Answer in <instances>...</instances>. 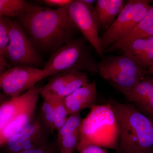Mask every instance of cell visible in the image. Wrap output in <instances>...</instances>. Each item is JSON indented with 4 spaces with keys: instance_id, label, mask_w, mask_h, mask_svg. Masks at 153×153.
<instances>
[{
    "instance_id": "cell-30",
    "label": "cell",
    "mask_w": 153,
    "mask_h": 153,
    "mask_svg": "<svg viewBox=\"0 0 153 153\" xmlns=\"http://www.w3.org/2000/svg\"><path fill=\"white\" fill-rule=\"evenodd\" d=\"M148 70L149 71V74L153 76V62L148 68Z\"/></svg>"
},
{
    "instance_id": "cell-34",
    "label": "cell",
    "mask_w": 153,
    "mask_h": 153,
    "mask_svg": "<svg viewBox=\"0 0 153 153\" xmlns=\"http://www.w3.org/2000/svg\"></svg>"
},
{
    "instance_id": "cell-25",
    "label": "cell",
    "mask_w": 153,
    "mask_h": 153,
    "mask_svg": "<svg viewBox=\"0 0 153 153\" xmlns=\"http://www.w3.org/2000/svg\"><path fill=\"white\" fill-rule=\"evenodd\" d=\"M76 149L79 153H108L105 148L82 141H79Z\"/></svg>"
},
{
    "instance_id": "cell-21",
    "label": "cell",
    "mask_w": 153,
    "mask_h": 153,
    "mask_svg": "<svg viewBox=\"0 0 153 153\" xmlns=\"http://www.w3.org/2000/svg\"><path fill=\"white\" fill-rule=\"evenodd\" d=\"M41 114L44 127L51 133H53L55 131V113L53 102L50 98L43 97Z\"/></svg>"
},
{
    "instance_id": "cell-11",
    "label": "cell",
    "mask_w": 153,
    "mask_h": 153,
    "mask_svg": "<svg viewBox=\"0 0 153 153\" xmlns=\"http://www.w3.org/2000/svg\"><path fill=\"white\" fill-rule=\"evenodd\" d=\"M44 128L38 119L33 120L8 141L5 145L9 153H18L47 146Z\"/></svg>"
},
{
    "instance_id": "cell-4",
    "label": "cell",
    "mask_w": 153,
    "mask_h": 153,
    "mask_svg": "<svg viewBox=\"0 0 153 153\" xmlns=\"http://www.w3.org/2000/svg\"><path fill=\"white\" fill-rule=\"evenodd\" d=\"M87 41L83 36L75 38L55 51L43 69L48 76L71 69L98 73L97 63Z\"/></svg>"
},
{
    "instance_id": "cell-10",
    "label": "cell",
    "mask_w": 153,
    "mask_h": 153,
    "mask_svg": "<svg viewBox=\"0 0 153 153\" xmlns=\"http://www.w3.org/2000/svg\"><path fill=\"white\" fill-rule=\"evenodd\" d=\"M88 82L87 74L75 69L66 70L52 76L49 82L41 88L43 97L63 98Z\"/></svg>"
},
{
    "instance_id": "cell-2",
    "label": "cell",
    "mask_w": 153,
    "mask_h": 153,
    "mask_svg": "<svg viewBox=\"0 0 153 153\" xmlns=\"http://www.w3.org/2000/svg\"><path fill=\"white\" fill-rule=\"evenodd\" d=\"M120 129L118 153H143L153 148V121L133 104L109 101Z\"/></svg>"
},
{
    "instance_id": "cell-13",
    "label": "cell",
    "mask_w": 153,
    "mask_h": 153,
    "mask_svg": "<svg viewBox=\"0 0 153 153\" xmlns=\"http://www.w3.org/2000/svg\"><path fill=\"white\" fill-rule=\"evenodd\" d=\"M82 120L80 113L70 115L66 123L57 132V144L60 153H73L76 149L81 139Z\"/></svg>"
},
{
    "instance_id": "cell-24",
    "label": "cell",
    "mask_w": 153,
    "mask_h": 153,
    "mask_svg": "<svg viewBox=\"0 0 153 153\" xmlns=\"http://www.w3.org/2000/svg\"><path fill=\"white\" fill-rule=\"evenodd\" d=\"M8 42L7 28L5 19V18H0V57L5 59V52Z\"/></svg>"
},
{
    "instance_id": "cell-20",
    "label": "cell",
    "mask_w": 153,
    "mask_h": 153,
    "mask_svg": "<svg viewBox=\"0 0 153 153\" xmlns=\"http://www.w3.org/2000/svg\"><path fill=\"white\" fill-rule=\"evenodd\" d=\"M153 47V36L138 38L131 41L120 48L123 55L132 58L141 55Z\"/></svg>"
},
{
    "instance_id": "cell-8",
    "label": "cell",
    "mask_w": 153,
    "mask_h": 153,
    "mask_svg": "<svg viewBox=\"0 0 153 153\" xmlns=\"http://www.w3.org/2000/svg\"><path fill=\"white\" fill-rule=\"evenodd\" d=\"M48 76L43 69L26 66H13L0 74V88L6 95L15 97L33 88Z\"/></svg>"
},
{
    "instance_id": "cell-7",
    "label": "cell",
    "mask_w": 153,
    "mask_h": 153,
    "mask_svg": "<svg viewBox=\"0 0 153 153\" xmlns=\"http://www.w3.org/2000/svg\"><path fill=\"white\" fill-rule=\"evenodd\" d=\"M147 0H128L114 22L100 37L103 52L126 36L145 17L151 5Z\"/></svg>"
},
{
    "instance_id": "cell-18",
    "label": "cell",
    "mask_w": 153,
    "mask_h": 153,
    "mask_svg": "<svg viewBox=\"0 0 153 153\" xmlns=\"http://www.w3.org/2000/svg\"><path fill=\"white\" fill-rule=\"evenodd\" d=\"M95 11L100 28L106 30L112 25L125 5L124 0H97Z\"/></svg>"
},
{
    "instance_id": "cell-22",
    "label": "cell",
    "mask_w": 153,
    "mask_h": 153,
    "mask_svg": "<svg viewBox=\"0 0 153 153\" xmlns=\"http://www.w3.org/2000/svg\"><path fill=\"white\" fill-rule=\"evenodd\" d=\"M49 98L52 100L54 105L55 130L58 132L66 123L68 115L63 103V98Z\"/></svg>"
},
{
    "instance_id": "cell-5",
    "label": "cell",
    "mask_w": 153,
    "mask_h": 153,
    "mask_svg": "<svg viewBox=\"0 0 153 153\" xmlns=\"http://www.w3.org/2000/svg\"><path fill=\"white\" fill-rule=\"evenodd\" d=\"M98 74L123 94L125 97L145 77L149 74L125 55L104 56L97 63Z\"/></svg>"
},
{
    "instance_id": "cell-23",
    "label": "cell",
    "mask_w": 153,
    "mask_h": 153,
    "mask_svg": "<svg viewBox=\"0 0 153 153\" xmlns=\"http://www.w3.org/2000/svg\"><path fill=\"white\" fill-rule=\"evenodd\" d=\"M141 68L147 69L153 62V47L141 55L131 58Z\"/></svg>"
},
{
    "instance_id": "cell-1",
    "label": "cell",
    "mask_w": 153,
    "mask_h": 153,
    "mask_svg": "<svg viewBox=\"0 0 153 153\" xmlns=\"http://www.w3.org/2000/svg\"><path fill=\"white\" fill-rule=\"evenodd\" d=\"M67 8L52 9L31 5L18 18L35 48L55 52L75 39L79 30Z\"/></svg>"
},
{
    "instance_id": "cell-32",
    "label": "cell",
    "mask_w": 153,
    "mask_h": 153,
    "mask_svg": "<svg viewBox=\"0 0 153 153\" xmlns=\"http://www.w3.org/2000/svg\"><path fill=\"white\" fill-rule=\"evenodd\" d=\"M143 153H153V148L149 150L146 151V152H145Z\"/></svg>"
},
{
    "instance_id": "cell-3",
    "label": "cell",
    "mask_w": 153,
    "mask_h": 153,
    "mask_svg": "<svg viewBox=\"0 0 153 153\" xmlns=\"http://www.w3.org/2000/svg\"><path fill=\"white\" fill-rule=\"evenodd\" d=\"M80 141L117 151L120 129L116 116L109 102L94 105L83 119Z\"/></svg>"
},
{
    "instance_id": "cell-14",
    "label": "cell",
    "mask_w": 153,
    "mask_h": 153,
    "mask_svg": "<svg viewBox=\"0 0 153 153\" xmlns=\"http://www.w3.org/2000/svg\"><path fill=\"white\" fill-rule=\"evenodd\" d=\"M97 92L95 81L88 82L70 95L63 98L68 116L80 113L96 105Z\"/></svg>"
},
{
    "instance_id": "cell-27",
    "label": "cell",
    "mask_w": 153,
    "mask_h": 153,
    "mask_svg": "<svg viewBox=\"0 0 153 153\" xmlns=\"http://www.w3.org/2000/svg\"><path fill=\"white\" fill-rule=\"evenodd\" d=\"M18 153H52V149L48 145L42 147L23 151Z\"/></svg>"
},
{
    "instance_id": "cell-15",
    "label": "cell",
    "mask_w": 153,
    "mask_h": 153,
    "mask_svg": "<svg viewBox=\"0 0 153 153\" xmlns=\"http://www.w3.org/2000/svg\"><path fill=\"white\" fill-rule=\"evenodd\" d=\"M126 98L153 118V76H145Z\"/></svg>"
},
{
    "instance_id": "cell-28",
    "label": "cell",
    "mask_w": 153,
    "mask_h": 153,
    "mask_svg": "<svg viewBox=\"0 0 153 153\" xmlns=\"http://www.w3.org/2000/svg\"><path fill=\"white\" fill-rule=\"evenodd\" d=\"M7 66V62L0 61V74L5 71L6 68Z\"/></svg>"
},
{
    "instance_id": "cell-33",
    "label": "cell",
    "mask_w": 153,
    "mask_h": 153,
    "mask_svg": "<svg viewBox=\"0 0 153 153\" xmlns=\"http://www.w3.org/2000/svg\"><path fill=\"white\" fill-rule=\"evenodd\" d=\"M0 61H3V62H7V61H6V60H5V59H4V58H1V57H0Z\"/></svg>"
},
{
    "instance_id": "cell-9",
    "label": "cell",
    "mask_w": 153,
    "mask_h": 153,
    "mask_svg": "<svg viewBox=\"0 0 153 153\" xmlns=\"http://www.w3.org/2000/svg\"><path fill=\"white\" fill-rule=\"evenodd\" d=\"M67 9L69 16L77 29L102 58L104 52L100 46L99 26L93 5L85 4L82 0H73Z\"/></svg>"
},
{
    "instance_id": "cell-12",
    "label": "cell",
    "mask_w": 153,
    "mask_h": 153,
    "mask_svg": "<svg viewBox=\"0 0 153 153\" xmlns=\"http://www.w3.org/2000/svg\"><path fill=\"white\" fill-rule=\"evenodd\" d=\"M41 88L35 86L19 96L11 97L3 102L0 105V133L28 105L39 98Z\"/></svg>"
},
{
    "instance_id": "cell-31",
    "label": "cell",
    "mask_w": 153,
    "mask_h": 153,
    "mask_svg": "<svg viewBox=\"0 0 153 153\" xmlns=\"http://www.w3.org/2000/svg\"><path fill=\"white\" fill-rule=\"evenodd\" d=\"M4 99V96L0 94V103H2Z\"/></svg>"
},
{
    "instance_id": "cell-19",
    "label": "cell",
    "mask_w": 153,
    "mask_h": 153,
    "mask_svg": "<svg viewBox=\"0 0 153 153\" xmlns=\"http://www.w3.org/2000/svg\"><path fill=\"white\" fill-rule=\"evenodd\" d=\"M30 5L23 0H0V18H19Z\"/></svg>"
},
{
    "instance_id": "cell-26",
    "label": "cell",
    "mask_w": 153,
    "mask_h": 153,
    "mask_svg": "<svg viewBox=\"0 0 153 153\" xmlns=\"http://www.w3.org/2000/svg\"><path fill=\"white\" fill-rule=\"evenodd\" d=\"M72 1L73 0H43L41 2L47 6L57 8H63L67 7Z\"/></svg>"
},
{
    "instance_id": "cell-6",
    "label": "cell",
    "mask_w": 153,
    "mask_h": 153,
    "mask_svg": "<svg viewBox=\"0 0 153 153\" xmlns=\"http://www.w3.org/2000/svg\"><path fill=\"white\" fill-rule=\"evenodd\" d=\"M9 42L4 54L13 66H26L36 67L41 59L33 42L19 22L5 18ZM6 59V58H5Z\"/></svg>"
},
{
    "instance_id": "cell-17",
    "label": "cell",
    "mask_w": 153,
    "mask_h": 153,
    "mask_svg": "<svg viewBox=\"0 0 153 153\" xmlns=\"http://www.w3.org/2000/svg\"><path fill=\"white\" fill-rule=\"evenodd\" d=\"M38 99L26 107L15 119L6 126L0 133V147L4 146L10 139L19 133L28 124L34 120Z\"/></svg>"
},
{
    "instance_id": "cell-29",
    "label": "cell",
    "mask_w": 153,
    "mask_h": 153,
    "mask_svg": "<svg viewBox=\"0 0 153 153\" xmlns=\"http://www.w3.org/2000/svg\"><path fill=\"white\" fill-rule=\"evenodd\" d=\"M83 2L88 4L93 5L94 3L96 2V1L94 0H82Z\"/></svg>"
},
{
    "instance_id": "cell-16",
    "label": "cell",
    "mask_w": 153,
    "mask_h": 153,
    "mask_svg": "<svg viewBox=\"0 0 153 153\" xmlns=\"http://www.w3.org/2000/svg\"><path fill=\"white\" fill-rule=\"evenodd\" d=\"M152 36H153V6H150L146 15L130 32L107 48L104 53L119 50L135 39Z\"/></svg>"
}]
</instances>
